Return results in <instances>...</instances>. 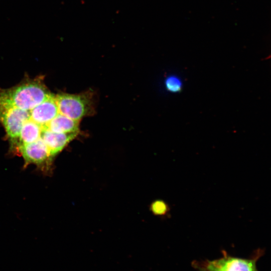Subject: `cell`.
<instances>
[{
    "instance_id": "obj_1",
    "label": "cell",
    "mask_w": 271,
    "mask_h": 271,
    "mask_svg": "<svg viewBox=\"0 0 271 271\" xmlns=\"http://www.w3.org/2000/svg\"><path fill=\"white\" fill-rule=\"evenodd\" d=\"M42 78L26 80L10 88L0 89V100L18 108L30 110L51 94Z\"/></svg>"
},
{
    "instance_id": "obj_2",
    "label": "cell",
    "mask_w": 271,
    "mask_h": 271,
    "mask_svg": "<svg viewBox=\"0 0 271 271\" xmlns=\"http://www.w3.org/2000/svg\"><path fill=\"white\" fill-rule=\"evenodd\" d=\"M55 98L59 112L72 119L80 121L96 112L94 92L90 90L78 94L59 93Z\"/></svg>"
},
{
    "instance_id": "obj_3",
    "label": "cell",
    "mask_w": 271,
    "mask_h": 271,
    "mask_svg": "<svg viewBox=\"0 0 271 271\" xmlns=\"http://www.w3.org/2000/svg\"><path fill=\"white\" fill-rule=\"evenodd\" d=\"M263 253V250L258 249L251 257L246 258L233 256L223 250L220 258L195 260L192 262V265L200 271H258L256 262Z\"/></svg>"
},
{
    "instance_id": "obj_4",
    "label": "cell",
    "mask_w": 271,
    "mask_h": 271,
    "mask_svg": "<svg viewBox=\"0 0 271 271\" xmlns=\"http://www.w3.org/2000/svg\"><path fill=\"white\" fill-rule=\"evenodd\" d=\"M30 116L29 110L18 108L0 100V122L6 130L12 146L15 149L22 126Z\"/></svg>"
},
{
    "instance_id": "obj_5",
    "label": "cell",
    "mask_w": 271,
    "mask_h": 271,
    "mask_svg": "<svg viewBox=\"0 0 271 271\" xmlns=\"http://www.w3.org/2000/svg\"><path fill=\"white\" fill-rule=\"evenodd\" d=\"M18 151L21 153L27 165L33 164L39 167H47L50 165L52 159L47 146L41 138L20 147Z\"/></svg>"
},
{
    "instance_id": "obj_6",
    "label": "cell",
    "mask_w": 271,
    "mask_h": 271,
    "mask_svg": "<svg viewBox=\"0 0 271 271\" xmlns=\"http://www.w3.org/2000/svg\"><path fill=\"white\" fill-rule=\"evenodd\" d=\"M78 134V133L56 132L49 129L41 131L40 138L43 140L53 158Z\"/></svg>"
},
{
    "instance_id": "obj_7",
    "label": "cell",
    "mask_w": 271,
    "mask_h": 271,
    "mask_svg": "<svg viewBox=\"0 0 271 271\" xmlns=\"http://www.w3.org/2000/svg\"><path fill=\"white\" fill-rule=\"evenodd\" d=\"M29 111L30 120L41 126L45 125L59 113L55 94Z\"/></svg>"
},
{
    "instance_id": "obj_8",
    "label": "cell",
    "mask_w": 271,
    "mask_h": 271,
    "mask_svg": "<svg viewBox=\"0 0 271 271\" xmlns=\"http://www.w3.org/2000/svg\"><path fill=\"white\" fill-rule=\"evenodd\" d=\"M80 121L72 119L59 113L46 125L48 129L61 133H78Z\"/></svg>"
},
{
    "instance_id": "obj_9",
    "label": "cell",
    "mask_w": 271,
    "mask_h": 271,
    "mask_svg": "<svg viewBox=\"0 0 271 271\" xmlns=\"http://www.w3.org/2000/svg\"><path fill=\"white\" fill-rule=\"evenodd\" d=\"M42 126L29 119L23 125L21 129L16 149L33 143L40 138Z\"/></svg>"
},
{
    "instance_id": "obj_10",
    "label": "cell",
    "mask_w": 271,
    "mask_h": 271,
    "mask_svg": "<svg viewBox=\"0 0 271 271\" xmlns=\"http://www.w3.org/2000/svg\"><path fill=\"white\" fill-rule=\"evenodd\" d=\"M151 209L155 215L161 216L166 215L170 211L168 204L162 200L154 201L151 205Z\"/></svg>"
},
{
    "instance_id": "obj_11",
    "label": "cell",
    "mask_w": 271,
    "mask_h": 271,
    "mask_svg": "<svg viewBox=\"0 0 271 271\" xmlns=\"http://www.w3.org/2000/svg\"><path fill=\"white\" fill-rule=\"evenodd\" d=\"M166 88L172 92H179L182 88V82L176 76L168 77L165 80Z\"/></svg>"
}]
</instances>
